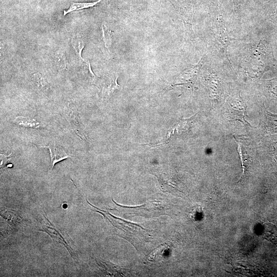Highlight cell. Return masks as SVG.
<instances>
[{
  "label": "cell",
  "mask_w": 277,
  "mask_h": 277,
  "mask_svg": "<svg viewBox=\"0 0 277 277\" xmlns=\"http://www.w3.org/2000/svg\"><path fill=\"white\" fill-rule=\"evenodd\" d=\"M153 174L156 176L161 186L162 189L164 191L168 192H174L179 191L176 186L174 178L171 175L159 170H154Z\"/></svg>",
  "instance_id": "7"
},
{
  "label": "cell",
  "mask_w": 277,
  "mask_h": 277,
  "mask_svg": "<svg viewBox=\"0 0 277 277\" xmlns=\"http://www.w3.org/2000/svg\"><path fill=\"white\" fill-rule=\"evenodd\" d=\"M102 0H98L93 2L77 3L72 2L69 8L67 10H64L63 12L64 16L69 13L76 10H82L84 9L92 7L98 4Z\"/></svg>",
  "instance_id": "12"
},
{
  "label": "cell",
  "mask_w": 277,
  "mask_h": 277,
  "mask_svg": "<svg viewBox=\"0 0 277 277\" xmlns=\"http://www.w3.org/2000/svg\"><path fill=\"white\" fill-rule=\"evenodd\" d=\"M95 261L104 273L110 276H125L129 272L126 268L116 266L109 262L96 259Z\"/></svg>",
  "instance_id": "8"
},
{
  "label": "cell",
  "mask_w": 277,
  "mask_h": 277,
  "mask_svg": "<svg viewBox=\"0 0 277 277\" xmlns=\"http://www.w3.org/2000/svg\"><path fill=\"white\" fill-rule=\"evenodd\" d=\"M87 202L92 207L96 208L95 211L102 214L117 230V232L122 237L130 242L136 249H140L144 243L149 238L150 231L143 227L116 217L106 211L97 209L96 207Z\"/></svg>",
  "instance_id": "1"
},
{
  "label": "cell",
  "mask_w": 277,
  "mask_h": 277,
  "mask_svg": "<svg viewBox=\"0 0 277 277\" xmlns=\"http://www.w3.org/2000/svg\"><path fill=\"white\" fill-rule=\"evenodd\" d=\"M71 43L80 62H84L85 61L82 57V51L85 46V42L83 38L80 35H74L71 38Z\"/></svg>",
  "instance_id": "11"
},
{
  "label": "cell",
  "mask_w": 277,
  "mask_h": 277,
  "mask_svg": "<svg viewBox=\"0 0 277 277\" xmlns=\"http://www.w3.org/2000/svg\"><path fill=\"white\" fill-rule=\"evenodd\" d=\"M117 76L109 74L106 76L102 83V93L107 95L113 94L120 88L117 83Z\"/></svg>",
  "instance_id": "9"
},
{
  "label": "cell",
  "mask_w": 277,
  "mask_h": 277,
  "mask_svg": "<svg viewBox=\"0 0 277 277\" xmlns=\"http://www.w3.org/2000/svg\"><path fill=\"white\" fill-rule=\"evenodd\" d=\"M113 201L116 205L115 209L125 215L154 217L163 214L165 210L163 205L156 201L148 202L142 206L136 207L121 206Z\"/></svg>",
  "instance_id": "2"
},
{
  "label": "cell",
  "mask_w": 277,
  "mask_h": 277,
  "mask_svg": "<svg viewBox=\"0 0 277 277\" xmlns=\"http://www.w3.org/2000/svg\"><path fill=\"white\" fill-rule=\"evenodd\" d=\"M72 115L71 116V122H72L73 124V127L74 129L77 134L80 135L82 138V134L81 132H80V130H82V127H81V122H80V120L78 119V115L77 113H72Z\"/></svg>",
  "instance_id": "17"
},
{
  "label": "cell",
  "mask_w": 277,
  "mask_h": 277,
  "mask_svg": "<svg viewBox=\"0 0 277 277\" xmlns=\"http://www.w3.org/2000/svg\"><path fill=\"white\" fill-rule=\"evenodd\" d=\"M14 122L17 125L25 127L38 129L42 126L34 119H31L29 117L24 116L17 117Z\"/></svg>",
  "instance_id": "13"
},
{
  "label": "cell",
  "mask_w": 277,
  "mask_h": 277,
  "mask_svg": "<svg viewBox=\"0 0 277 277\" xmlns=\"http://www.w3.org/2000/svg\"><path fill=\"white\" fill-rule=\"evenodd\" d=\"M33 79L37 86L41 89H46L48 88V83L42 75L38 73L33 74Z\"/></svg>",
  "instance_id": "16"
},
{
  "label": "cell",
  "mask_w": 277,
  "mask_h": 277,
  "mask_svg": "<svg viewBox=\"0 0 277 277\" xmlns=\"http://www.w3.org/2000/svg\"><path fill=\"white\" fill-rule=\"evenodd\" d=\"M11 154L7 156L4 154H1V168H6L7 167H12V164L8 163V162L11 157Z\"/></svg>",
  "instance_id": "18"
},
{
  "label": "cell",
  "mask_w": 277,
  "mask_h": 277,
  "mask_svg": "<svg viewBox=\"0 0 277 277\" xmlns=\"http://www.w3.org/2000/svg\"><path fill=\"white\" fill-rule=\"evenodd\" d=\"M41 147L48 148L49 150L51 159L50 166V170L53 169L54 165L57 163L66 159L71 157V156L66 153L62 146L57 144H49L47 146L44 147L42 146Z\"/></svg>",
  "instance_id": "6"
},
{
  "label": "cell",
  "mask_w": 277,
  "mask_h": 277,
  "mask_svg": "<svg viewBox=\"0 0 277 277\" xmlns=\"http://www.w3.org/2000/svg\"><path fill=\"white\" fill-rule=\"evenodd\" d=\"M47 220V222L42 225V227L43 229V231L47 232L54 241L63 244L68 250L71 256L74 257L75 253L73 249L67 244V242L65 241L63 234L61 232V230L57 227L51 224L48 219Z\"/></svg>",
  "instance_id": "5"
},
{
  "label": "cell",
  "mask_w": 277,
  "mask_h": 277,
  "mask_svg": "<svg viewBox=\"0 0 277 277\" xmlns=\"http://www.w3.org/2000/svg\"><path fill=\"white\" fill-rule=\"evenodd\" d=\"M102 38L105 46L110 47L112 43V33L105 25L102 26Z\"/></svg>",
  "instance_id": "15"
},
{
  "label": "cell",
  "mask_w": 277,
  "mask_h": 277,
  "mask_svg": "<svg viewBox=\"0 0 277 277\" xmlns=\"http://www.w3.org/2000/svg\"><path fill=\"white\" fill-rule=\"evenodd\" d=\"M229 104V116L232 120L241 121L245 124H249L245 120L246 105L239 95L231 97L228 101Z\"/></svg>",
  "instance_id": "3"
},
{
  "label": "cell",
  "mask_w": 277,
  "mask_h": 277,
  "mask_svg": "<svg viewBox=\"0 0 277 277\" xmlns=\"http://www.w3.org/2000/svg\"><path fill=\"white\" fill-rule=\"evenodd\" d=\"M53 60L57 68L60 70H64L67 68V61L65 55L61 52L54 53Z\"/></svg>",
  "instance_id": "14"
},
{
  "label": "cell",
  "mask_w": 277,
  "mask_h": 277,
  "mask_svg": "<svg viewBox=\"0 0 277 277\" xmlns=\"http://www.w3.org/2000/svg\"><path fill=\"white\" fill-rule=\"evenodd\" d=\"M1 215L7 222L13 227L20 224L23 221V219L15 211L9 209H5L1 211Z\"/></svg>",
  "instance_id": "10"
},
{
  "label": "cell",
  "mask_w": 277,
  "mask_h": 277,
  "mask_svg": "<svg viewBox=\"0 0 277 277\" xmlns=\"http://www.w3.org/2000/svg\"><path fill=\"white\" fill-rule=\"evenodd\" d=\"M215 36L218 44L222 47L225 53L228 57L227 53V47L233 40L227 33L225 22L221 17H219L214 22Z\"/></svg>",
  "instance_id": "4"
},
{
  "label": "cell",
  "mask_w": 277,
  "mask_h": 277,
  "mask_svg": "<svg viewBox=\"0 0 277 277\" xmlns=\"http://www.w3.org/2000/svg\"><path fill=\"white\" fill-rule=\"evenodd\" d=\"M268 115L269 116V120L271 122H272V124L277 126V114H273L271 113L267 112Z\"/></svg>",
  "instance_id": "19"
}]
</instances>
